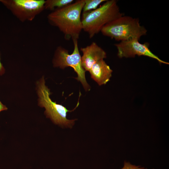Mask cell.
<instances>
[{
    "label": "cell",
    "instance_id": "6da1fadb",
    "mask_svg": "<svg viewBox=\"0 0 169 169\" xmlns=\"http://www.w3.org/2000/svg\"><path fill=\"white\" fill-rule=\"evenodd\" d=\"M84 0H79L64 7L55 9L47 16L49 23L57 27L65 39L78 40L82 30L81 13Z\"/></svg>",
    "mask_w": 169,
    "mask_h": 169
},
{
    "label": "cell",
    "instance_id": "7a4b0ae2",
    "mask_svg": "<svg viewBox=\"0 0 169 169\" xmlns=\"http://www.w3.org/2000/svg\"><path fill=\"white\" fill-rule=\"evenodd\" d=\"M123 15L116 0H106L96 9L83 12L82 30L88 34L90 38H92L105 25Z\"/></svg>",
    "mask_w": 169,
    "mask_h": 169
},
{
    "label": "cell",
    "instance_id": "3957f363",
    "mask_svg": "<svg viewBox=\"0 0 169 169\" xmlns=\"http://www.w3.org/2000/svg\"><path fill=\"white\" fill-rule=\"evenodd\" d=\"M36 90L38 99V105L45 109L44 114L54 124L62 127L71 128L76 119L69 120L66 118L68 112L74 111L78 106V100L76 107L73 110H68L61 105L52 101L50 97L51 94L50 89L45 85V81L42 76L36 83Z\"/></svg>",
    "mask_w": 169,
    "mask_h": 169
},
{
    "label": "cell",
    "instance_id": "277c9868",
    "mask_svg": "<svg viewBox=\"0 0 169 169\" xmlns=\"http://www.w3.org/2000/svg\"><path fill=\"white\" fill-rule=\"evenodd\" d=\"M101 32L104 36L120 42L132 39L139 40L146 34L147 30L141 25L138 19L123 15L105 25Z\"/></svg>",
    "mask_w": 169,
    "mask_h": 169
},
{
    "label": "cell",
    "instance_id": "5b68a950",
    "mask_svg": "<svg viewBox=\"0 0 169 169\" xmlns=\"http://www.w3.org/2000/svg\"><path fill=\"white\" fill-rule=\"evenodd\" d=\"M74 49L73 53L69 54L68 51L61 46H58L55 51L52 63L54 67L64 69L66 67L72 68L77 74L75 78L81 82L86 91L90 90V86L85 78V71L81 63V56L78 46V40L73 41Z\"/></svg>",
    "mask_w": 169,
    "mask_h": 169
},
{
    "label": "cell",
    "instance_id": "8992f818",
    "mask_svg": "<svg viewBox=\"0 0 169 169\" xmlns=\"http://www.w3.org/2000/svg\"><path fill=\"white\" fill-rule=\"evenodd\" d=\"M12 13L22 22L32 21L44 9V0H1Z\"/></svg>",
    "mask_w": 169,
    "mask_h": 169
},
{
    "label": "cell",
    "instance_id": "52a82bcc",
    "mask_svg": "<svg viewBox=\"0 0 169 169\" xmlns=\"http://www.w3.org/2000/svg\"><path fill=\"white\" fill-rule=\"evenodd\" d=\"M139 40L132 39L120 41L115 44L117 50V55L120 58H133L136 56H144L154 59L159 63L169 64L153 54L149 48L148 43H140Z\"/></svg>",
    "mask_w": 169,
    "mask_h": 169
},
{
    "label": "cell",
    "instance_id": "ba28073f",
    "mask_svg": "<svg viewBox=\"0 0 169 169\" xmlns=\"http://www.w3.org/2000/svg\"><path fill=\"white\" fill-rule=\"evenodd\" d=\"M80 50L83 53L82 65L85 71H89L94 64L107 57L105 51L95 42L85 47L81 48Z\"/></svg>",
    "mask_w": 169,
    "mask_h": 169
},
{
    "label": "cell",
    "instance_id": "9c48e42d",
    "mask_svg": "<svg viewBox=\"0 0 169 169\" xmlns=\"http://www.w3.org/2000/svg\"><path fill=\"white\" fill-rule=\"evenodd\" d=\"M89 72L92 79L101 85L110 81L113 71L104 60L101 59L94 64Z\"/></svg>",
    "mask_w": 169,
    "mask_h": 169
},
{
    "label": "cell",
    "instance_id": "30bf717a",
    "mask_svg": "<svg viewBox=\"0 0 169 169\" xmlns=\"http://www.w3.org/2000/svg\"><path fill=\"white\" fill-rule=\"evenodd\" d=\"M73 0H47L45 1L44 8L54 10L68 5L73 2Z\"/></svg>",
    "mask_w": 169,
    "mask_h": 169
},
{
    "label": "cell",
    "instance_id": "8fae6325",
    "mask_svg": "<svg viewBox=\"0 0 169 169\" xmlns=\"http://www.w3.org/2000/svg\"><path fill=\"white\" fill-rule=\"evenodd\" d=\"M84 4L83 8V12L96 9L101 3L106 0H84Z\"/></svg>",
    "mask_w": 169,
    "mask_h": 169
},
{
    "label": "cell",
    "instance_id": "7c38bea8",
    "mask_svg": "<svg viewBox=\"0 0 169 169\" xmlns=\"http://www.w3.org/2000/svg\"><path fill=\"white\" fill-rule=\"evenodd\" d=\"M121 169H146L140 166H136L133 165L130 162L125 161L123 167Z\"/></svg>",
    "mask_w": 169,
    "mask_h": 169
},
{
    "label": "cell",
    "instance_id": "4fadbf2b",
    "mask_svg": "<svg viewBox=\"0 0 169 169\" xmlns=\"http://www.w3.org/2000/svg\"><path fill=\"white\" fill-rule=\"evenodd\" d=\"M5 69L1 61L0 54V75H2L5 73Z\"/></svg>",
    "mask_w": 169,
    "mask_h": 169
},
{
    "label": "cell",
    "instance_id": "5bb4252c",
    "mask_svg": "<svg viewBox=\"0 0 169 169\" xmlns=\"http://www.w3.org/2000/svg\"><path fill=\"white\" fill-rule=\"evenodd\" d=\"M8 110L7 106L3 105L0 101V112L6 110Z\"/></svg>",
    "mask_w": 169,
    "mask_h": 169
},
{
    "label": "cell",
    "instance_id": "9a60e30c",
    "mask_svg": "<svg viewBox=\"0 0 169 169\" xmlns=\"http://www.w3.org/2000/svg\"><path fill=\"white\" fill-rule=\"evenodd\" d=\"M1 1V0H0V2Z\"/></svg>",
    "mask_w": 169,
    "mask_h": 169
}]
</instances>
